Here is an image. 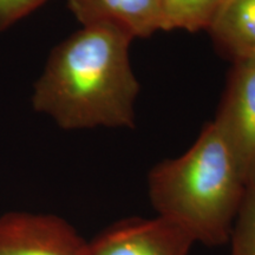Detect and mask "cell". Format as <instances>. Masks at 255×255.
<instances>
[{
    "label": "cell",
    "mask_w": 255,
    "mask_h": 255,
    "mask_svg": "<svg viewBox=\"0 0 255 255\" xmlns=\"http://www.w3.org/2000/svg\"><path fill=\"white\" fill-rule=\"evenodd\" d=\"M0 255H89V242L59 216L7 213L0 216Z\"/></svg>",
    "instance_id": "4"
},
{
    "label": "cell",
    "mask_w": 255,
    "mask_h": 255,
    "mask_svg": "<svg viewBox=\"0 0 255 255\" xmlns=\"http://www.w3.org/2000/svg\"><path fill=\"white\" fill-rule=\"evenodd\" d=\"M68 5L82 26L107 25L132 40L162 31L159 0H68Z\"/></svg>",
    "instance_id": "6"
},
{
    "label": "cell",
    "mask_w": 255,
    "mask_h": 255,
    "mask_svg": "<svg viewBox=\"0 0 255 255\" xmlns=\"http://www.w3.org/2000/svg\"><path fill=\"white\" fill-rule=\"evenodd\" d=\"M132 39L107 25H87L50 53L32 105L65 130L136 126L139 83L130 64Z\"/></svg>",
    "instance_id": "1"
},
{
    "label": "cell",
    "mask_w": 255,
    "mask_h": 255,
    "mask_svg": "<svg viewBox=\"0 0 255 255\" xmlns=\"http://www.w3.org/2000/svg\"><path fill=\"white\" fill-rule=\"evenodd\" d=\"M225 0H159L162 31H209Z\"/></svg>",
    "instance_id": "8"
},
{
    "label": "cell",
    "mask_w": 255,
    "mask_h": 255,
    "mask_svg": "<svg viewBox=\"0 0 255 255\" xmlns=\"http://www.w3.org/2000/svg\"><path fill=\"white\" fill-rule=\"evenodd\" d=\"M246 189L238 159L214 122L184 154L156 164L148 176L157 216L208 247L229 241Z\"/></svg>",
    "instance_id": "2"
},
{
    "label": "cell",
    "mask_w": 255,
    "mask_h": 255,
    "mask_svg": "<svg viewBox=\"0 0 255 255\" xmlns=\"http://www.w3.org/2000/svg\"><path fill=\"white\" fill-rule=\"evenodd\" d=\"M228 242L231 255H255V183L247 187Z\"/></svg>",
    "instance_id": "9"
},
{
    "label": "cell",
    "mask_w": 255,
    "mask_h": 255,
    "mask_svg": "<svg viewBox=\"0 0 255 255\" xmlns=\"http://www.w3.org/2000/svg\"><path fill=\"white\" fill-rule=\"evenodd\" d=\"M213 122L231 145L247 187L255 183V56L233 60L227 88Z\"/></svg>",
    "instance_id": "3"
},
{
    "label": "cell",
    "mask_w": 255,
    "mask_h": 255,
    "mask_svg": "<svg viewBox=\"0 0 255 255\" xmlns=\"http://www.w3.org/2000/svg\"><path fill=\"white\" fill-rule=\"evenodd\" d=\"M195 244L184 229L159 216L131 218L89 242V255H189Z\"/></svg>",
    "instance_id": "5"
},
{
    "label": "cell",
    "mask_w": 255,
    "mask_h": 255,
    "mask_svg": "<svg viewBox=\"0 0 255 255\" xmlns=\"http://www.w3.org/2000/svg\"><path fill=\"white\" fill-rule=\"evenodd\" d=\"M49 0H0V33Z\"/></svg>",
    "instance_id": "10"
},
{
    "label": "cell",
    "mask_w": 255,
    "mask_h": 255,
    "mask_svg": "<svg viewBox=\"0 0 255 255\" xmlns=\"http://www.w3.org/2000/svg\"><path fill=\"white\" fill-rule=\"evenodd\" d=\"M208 33L232 60L255 56V0H225Z\"/></svg>",
    "instance_id": "7"
}]
</instances>
